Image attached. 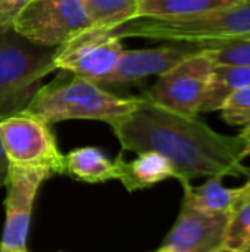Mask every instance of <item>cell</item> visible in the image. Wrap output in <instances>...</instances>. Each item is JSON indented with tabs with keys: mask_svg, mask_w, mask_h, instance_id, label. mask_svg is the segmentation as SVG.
<instances>
[{
	"mask_svg": "<svg viewBox=\"0 0 250 252\" xmlns=\"http://www.w3.org/2000/svg\"><path fill=\"white\" fill-rule=\"evenodd\" d=\"M242 177H245L246 179V183L240 188V201H239V205L245 201V199H248L250 196V167H245V170H243V176ZM237 205V207H239ZM236 207V208H237ZM234 208V210H236Z\"/></svg>",
	"mask_w": 250,
	"mask_h": 252,
	"instance_id": "obj_22",
	"label": "cell"
},
{
	"mask_svg": "<svg viewBox=\"0 0 250 252\" xmlns=\"http://www.w3.org/2000/svg\"><path fill=\"white\" fill-rule=\"evenodd\" d=\"M222 179L220 176L208 177V182L200 186L183 182V201L206 213H233L240 201V188H225Z\"/></svg>",
	"mask_w": 250,
	"mask_h": 252,
	"instance_id": "obj_14",
	"label": "cell"
},
{
	"mask_svg": "<svg viewBox=\"0 0 250 252\" xmlns=\"http://www.w3.org/2000/svg\"><path fill=\"white\" fill-rule=\"evenodd\" d=\"M53 177L43 168L9 164L6 186V221L0 239V252H27L34 201L40 186Z\"/></svg>",
	"mask_w": 250,
	"mask_h": 252,
	"instance_id": "obj_8",
	"label": "cell"
},
{
	"mask_svg": "<svg viewBox=\"0 0 250 252\" xmlns=\"http://www.w3.org/2000/svg\"><path fill=\"white\" fill-rule=\"evenodd\" d=\"M65 174L88 185L118 180L119 158L112 161L97 148H78L65 155Z\"/></svg>",
	"mask_w": 250,
	"mask_h": 252,
	"instance_id": "obj_13",
	"label": "cell"
},
{
	"mask_svg": "<svg viewBox=\"0 0 250 252\" xmlns=\"http://www.w3.org/2000/svg\"><path fill=\"white\" fill-rule=\"evenodd\" d=\"M119 158V177L118 180L124 185L128 192L147 189L168 179H175V170L172 162L156 151L140 152L139 157L127 162Z\"/></svg>",
	"mask_w": 250,
	"mask_h": 252,
	"instance_id": "obj_12",
	"label": "cell"
},
{
	"mask_svg": "<svg viewBox=\"0 0 250 252\" xmlns=\"http://www.w3.org/2000/svg\"><path fill=\"white\" fill-rule=\"evenodd\" d=\"M242 0H137V18H190Z\"/></svg>",
	"mask_w": 250,
	"mask_h": 252,
	"instance_id": "obj_16",
	"label": "cell"
},
{
	"mask_svg": "<svg viewBox=\"0 0 250 252\" xmlns=\"http://www.w3.org/2000/svg\"><path fill=\"white\" fill-rule=\"evenodd\" d=\"M108 124L124 151H156L167 157L180 183L243 176L245 142L240 136L218 133L197 117L168 109L149 96H141L131 112Z\"/></svg>",
	"mask_w": 250,
	"mask_h": 252,
	"instance_id": "obj_1",
	"label": "cell"
},
{
	"mask_svg": "<svg viewBox=\"0 0 250 252\" xmlns=\"http://www.w3.org/2000/svg\"><path fill=\"white\" fill-rule=\"evenodd\" d=\"M222 120L231 127H250V86L231 93L221 106Z\"/></svg>",
	"mask_w": 250,
	"mask_h": 252,
	"instance_id": "obj_20",
	"label": "cell"
},
{
	"mask_svg": "<svg viewBox=\"0 0 250 252\" xmlns=\"http://www.w3.org/2000/svg\"><path fill=\"white\" fill-rule=\"evenodd\" d=\"M246 37H250V34H246Z\"/></svg>",
	"mask_w": 250,
	"mask_h": 252,
	"instance_id": "obj_25",
	"label": "cell"
},
{
	"mask_svg": "<svg viewBox=\"0 0 250 252\" xmlns=\"http://www.w3.org/2000/svg\"><path fill=\"white\" fill-rule=\"evenodd\" d=\"M242 139H243V142H245V158H248L250 155V127L248 128H243L242 130V133L239 134Z\"/></svg>",
	"mask_w": 250,
	"mask_h": 252,
	"instance_id": "obj_24",
	"label": "cell"
},
{
	"mask_svg": "<svg viewBox=\"0 0 250 252\" xmlns=\"http://www.w3.org/2000/svg\"><path fill=\"white\" fill-rule=\"evenodd\" d=\"M231 213H206L181 202L180 214L159 252H221Z\"/></svg>",
	"mask_w": 250,
	"mask_h": 252,
	"instance_id": "obj_10",
	"label": "cell"
},
{
	"mask_svg": "<svg viewBox=\"0 0 250 252\" xmlns=\"http://www.w3.org/2000/svg\"><path fill=\"white\" fill-rule=\"evenodd\" d=\"M250 86V66L214 63L200 112L220 111L224 100L239 89Z\"/></svg>",
	"mask_w": 250,
	"mask_h": 252,
	"instance_id": "obj_15",
	"label": "cell"
},
{
	"mask_svg": "<svg viewBox=\"0 0 250 252\" xmlns=\"http://www.w3.org/2000/svg\"><path fill=\"white\" fill-rule=\"evenodd\" d=\"M103 32L121 40L125 37H144L171 43H206L246 35L250 34V0H242L190 18H136Z\"/></svg>",
	"mask_w": 250,
	"mask_h": 252,
	"instance_id": "obj_3",
	"label": "cell"
},
{
	"mask_svg": "<svg viewBox=\"0 0 250 252\" xmlns=\"http://www.w3.org/2000/svg\"><path fill=\"white\" fill-rule=\"evenodd\" d=\"M250 251V196L230 216L221 252Z\"/></svg>",
	"mask_w": 250,
	"mask_h": 252,
	"instance_id": "obj_19",
	"label": "cell"
},
{
	"mask_svg": "<svg viewBox=\"0 0 250 252\" xmlns=\"http://www.w3.org/2000/svg\"><path fill=\"white\" fill-rule=\"evenodd\" d=\"M140 97H119L102 89L99 83L72 74L69 80H55L38 87L25 111L55 124L66 120H99L109 123L131 112Z\"/></svg>",
	"mask_w": 250,
	"mask_h": 252,
	"instance_id": "obj_2",
	"label": "cell"
},
{
	"mask_svg": "<svg viewBox=\"0 0 250 252\" xmlns=\"http://www.w3.org/2000/svg\"><path fill=\"white\" fill-rule=\"evenodd\" d=\"M121 38L99 30H85L55 49L56 69H63L96 83L103 81L115 68L122 53Z\"/></svg>",
	"mask_w": 250,
	"mask_h": 252,
	"instance_id": "obj_9",
	"label": "cell"
},
{
	"mask_svg": "<svg viewBox=\"0 0 250 252\" xmlns=\"http://www.w3.org/2000/svg\"><path fill=\"white\" fill-rule=\"evenodd\" d=\"M91 28L81 0H31L13 24V31L44 47H57Z\"/></svg>",
	"mask_w": 250,
	"mask_h": 252,
	"instance_id": "obj_6",
	"label": "cell"
},
{
	"mask_svg": "<svg viewBox=\"0 0 250 252\" xmlns=\"http://www.w3.org/2000/svg\"><path fill=\"white\" fill-rule=\"evenodd\" d=\"M7 170H9V161L4 155L1 142H0V188L4 186L6 177H7Z\"/></svg>",
	"mask_w": 250,
	"mask_h": 252,
	"instance_id": "obj_23",
	"label": "cell"
},
{
	"mask_svg": "<svg viewBox=\"0 0 250 252\" xmlns=\"http://www.w3.org/2000/svg\"><path fill=\"white\" fill-rule=\"evenodd\" d=\"M31 0H0V32L10 31L19 13Z\"/></svg>",
	"mask_w": 250,
	"mask_h": 252,
	"instance_id": "obj_21",
	"label": "cell"
},
{
	"mask_svg": "<svg viewBox=\"0 0 250 252\" xmlns=\"http://www.w3.org/2000/svg\"><path fill=\"white\" fill-rule=\"evenodd\" d=\"M200 50L199 43H177L143 50H122L113 71L99 84L133 83L161 75L187 56Z\"/></svg>",
	"mask_w": 250,
	"mask_h": 252,
	"instance_id": "obj_11",
	"label": "cell"
},
{
	"mask_svg": "<svg viewBox=\"0 0 250 252\" xmlns=\"http://www.w3.org/2000/svg\"><path fill=\"white\" fill-rule=\"evenodd\" d=\"M55 49L37 46L13 30L0 32V118L27 108L41 78L56 69Z\"/></svg>",
	"mask_w": 250,
	"mask_h": 252,
	"instance_id": "obj_4",
	"label": "cell"
},
{
	"mask_svg": "<svg viewBox=\"0 0 250 252\" xmlns=\"http://www.w3.org/2000/svg\"><path fill=\"white\" fill-rule=\"evenodd\" d=\"M212 68L214 62L200 47V50L161 74L146 96L168 109L197 117L209 86Z\"/></svg>",
	"mask_w": 250,
	"mask_h": 252,
	"instance_id": "obj_7",
	"label": "cell"
},
{
	"mask_svg": "<svg viewBox=\"0 0 250 252\" xmlns=\"http://www.w3.org/2000/svg\"><path fill=\"white\" fill-rule=\"evenodd\" d=\"M49 126L25 109L0 118V142L9 164L65 174V155Z\"/></svg>",
	"mask_w": 250,
	"mask_h": 252,
	"instance_id": "obj_5",
	"label": "cell"
},
{
	"mask_svg": "<svg viewBox=\"0 0 250 252\" xmlns=\"http://www.w3.org/2000/svg\"><path fill=\"white\" fill-rule=\"evenodd\" d=\"M199 44L214 63L250 66V37L239 35Z\"/></svg>",
	"mask_w": 250,
	"mask_h": 252,
	"instance_id": "obj_18",
	"label": "cell"
},
{
	"mask_svg": "<svg viewBox=\"0 0 250 252\" xmlns=\"http://www.w3.org/2000/svg\"><path fill=\"white\" fill-rule=\"evenodd\" d=\"M91 22L88 30L109 31L137 18V0H81Z\"/></svg>",
	"mask_w": 250,
	"mask_h": 252,
	"instance_id": "obj_17",
	"label": "cell"
}]
</instances>
